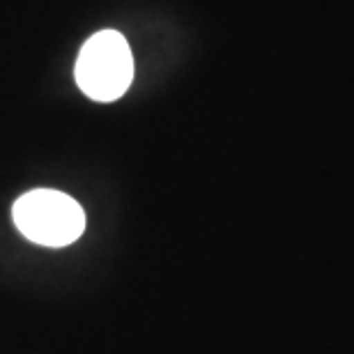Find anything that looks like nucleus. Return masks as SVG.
Here are the masks:
<instances>
[{
  "label": "nucleus",
  "instance_id": "1",
  "mask_svg": "<svg viewBox=\"0 0 354 354\" xmlns=\"http://www.w3.org/2000/svg\"><path fill=\"white\" fill-rule=\"evenodd\" d=\"M14 223L26 239L41 246H69L86 230V212L72 196L53 189L28 191L14 203Z\"/></svg>",
  "mask_w": 354,
  "mask_h": 354
},
{
  "label": "nucleus",
  "instance_id": "2",
  "mask_svg": "<svg viewBox=\"0 0 354 354\" xmlns=\"http://www.w3.org/2000/svg\"><path fill=\"white\" fill-rule=\"evenodd\" d=\"M133 81V55L124 35L102 30L83 44L76 60V83L95 102H115Z\"/></svg>",
  "mask_w": 354,
  "mask_h": 354
}]
</instances>
